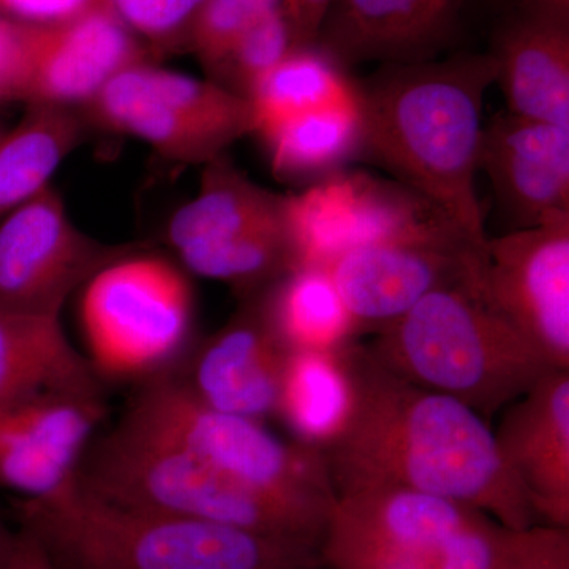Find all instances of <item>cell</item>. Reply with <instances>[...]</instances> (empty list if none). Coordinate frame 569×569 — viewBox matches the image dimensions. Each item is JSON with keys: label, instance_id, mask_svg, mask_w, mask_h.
I'll use <instances>...</instances> for the list:
<instances>
[{"label": "cell", "instance_id": "cell-1", "mask_svg": "<svg viewBox=\"0 0 569 569\" xmlns=\"http://www.w3.org/2000/svg\"><path fill=\"white\" fill-rule=\"evenodd\" d=\"M342 355L355 410L323 452L336 493L378 482L407 486L478 509L509 530L541 523L485 418L392 372L369 346L351 342Z\"/></svg>", "mask_w": 569, "mask_h": 569}, {"label": "cell", "instance_id": "cell-2", "mask_svg": "<svg viewBox=\"0 0 569 569\" xmlns=\"http://www.w3.org/2000/svg\"><path fill=\"white\" fill-rule=\"evenodd\" d=\"M496 81L492 54H463L388 63L358 86L362 152L436 204L486 261L489 238L475 174L485 97Z\"/></svg>", "mask_w": 569, "mask_h": 569}, {"label": "cell", "instance_id": "cell-3", "mask_svg": "<svg viewBox=\"0 0 569 569\" xmlns=\"http://www.w3.org/2000/svg\"><path fill=\"white\" fill-rule=\"evenodd\" d=\"M58 569H321L320 548L108 500L77 478L14 503Z\"/></svg>", "mask_w": 569, "mask_h": 569}, {"label": "cell", "instance_id": "cell-4", "mask_svg": "<svg viewBox=\"0 0 569 569\" xmlns=\"http://www.w3.org/2000/svg\"><path fill=\"white\" fill-rule=\"evenodd\" d=\"M369 347L392 372L486 421L557 370L468 284L427 295Z\"/></svg>", "mask_w": 569, "mask_h": 569}, {"label": "cell", "instance_id": "cell-5", "mask_svg": "<svg viewBox=\"0 0 569 569\" xmlns=\"http://www.w3.org/2000/svg\"><path fill=\"white\" fill-rule=\"evenodd\" d=\"M77 481L97 496L321 548L331 511L266 492L186 449L118 422L89 445Z\"/></svg>", "mask_w": 569, "mask_h": 569}, {"label": "cell", "instance_id": "cell-6", "mask_svg": "<svg viewBox=\"0 0 569 569\" xmlns=\"http://www.w3.org/2000/svg\"><path fill=\"white\" fill-rule=\"evenodd\" d=\"M119 422L266 492L328 511L335 505L323 452L282 440L263 421L201 406L170 373L142 381Z\"/></svg>", "mask_w": 569, "mask_h": 569}, {"label": "cell", "instance_id": "cell-7", "mask_svg": "<svg viewBox=\"0 0 569 569\" xmlns=\"http://www.w3.org/2000/svg\"><path fill=\"white\" fill-rule=\"evenodd\" d=\"M192 284L167 258L126 254L84 284L81 328L102 380H151L170 372L189 351Z\"/></svg>", "mask_w": 569, "mask_h": 569}, {"label": "cell", "instance_id": "cell-8", "mask_svg": "<svg viewBox=\"0 0 569 569\" xmlns=\"http://www.w3.org/2000/svg\"><path fill=\"white\" fill-rule=\"evenodd\" d=\"M167 239L190 272L244 298L296 266L287 194L250 181L224 153L204 164L200 190L171 217Z\"/></svg>", "mask_w": 569, "mask_h": 569}, {"label": "cell", "instance_id": "cell-9", "mask_svg": "<svg viewBox=\"0 0 569 569\" xmlns=\"http://www.w3.org/2000/svg\"><path fill=\"white\" fill-rule=\"evenodd\" d=\"M84 110L89 121L148 142L176 163L212 162L257 130L244 97L149 62L112 77Z\"/></svg>", "mask_w": 569, "mask_h": 569}, {"label": "cell", "instance_id": "cell-10", "mask_svg": "<svg viewBox=\"0 0 569 569\" xmlns=\"http://www.w3.org/2000/svg\"><path fill=\"white\" fill-rule=\"evenodd\" d=\"M287 219L295 268L328 269L340 254L387 242L467 244L447 216L422 194L402 182L365 173L337 171L305 192L287 194Z\"/></svg>", "mask_w": 569, "mask_h": 569}, {"label": "cell", "instance_id": "cell-11", "mask_svg": "<svg viewBox=\"0 0 569 569\" xmlns=\"http://www.w3.org/2000/svg\"><path fill=\"white\" fill-rule=\"evenodd\" d=\"M146 249L82 233L61 194L44 187L0 222V309L61 320L63 307L104 266Z\"/></svg>", "mask_w": 569, "mask_h": 569}, {"label": "cell", "instance_id": "cell-12", "mask_svg": "<svg viewBox=\"0 0 569 569\" xmlns=\"http://www.w3.org/2000/svg\"><path fill=\"white\" fill-rule=\"evenodd\" d=\"M485 298L552 369L569 370V212L489 239Z\"/></svg>", "mask_w": 569, "mask_h": 569}, {"label": "cell", "instance_id": "cell-13", "mask_svg": "<svg viewBox=\"0 0 569 569\" xmlns=\"http://www.w3.org/2000/svg\"><path fill=\"white\" fill-rule=\"evenodd\" d=\"M17 26L14 102L84 107L112 77L148 62L111 3L58 24Z\"/></svg>", "mask_w": 569, "mask_h": 569}, {"label": "cell", "instance_id": "cell-14", "mask_svg": "<svg viewBox=\"0 0 569 569\" xmlns=\"http://www.w3.org/2000/svg\"><path fill=\"white\" fill-rule=\"evenodd\" d=\"M107 417L104 391L44 389L0 410V489L52 496L77 478Z\"/></svg>", "mask_w": 569, "mask_h": 569}, {"label": "cell", "instance_id": "cell-15", "mask_svg": "<svg viewBox=\"0 0 569 569\" xmlns=\"http://www.w3.org/2000/svg\"><path fill=\"white\" fill-rule=\"evenodd\" d=\"M358 328L383 329L440 288L485 293L486 260L463 242H387L340 254L328 268Z\"/></svg>", "mask_w": 569, "mask_h": 569}, {"label": "cell", "instance_id": "cell-16", "mask_svg": "<svg viewBox=\"0 0 569 569\" xmlns=\"http://www.w3.org/2000/svg\"><path fill=\"white\" fill-rule=\"evenodd\" d=\"M247 299L227 325L190 347L167 373L201 406L264 421L276 417L291 351L268 320L261 293Z\"/></svg>", "mask_w": 569, "mask_h": 569}, {"label": "cell", "instance_id": "cell-17", "mask_svg": "<svg viewBox=\"0 0 569 569\" xmlns=\"http://www.w3.org/2000/svg\"><path fill=\"white\" fill-rule=\"evenodd\" d=\"M493 437L539 522L569 529V370L509 403Z\"/></svg>", "mask_w": 569, "mask_h": 569}, {"label": "cell", "instance_id": "cell-18", "mask_svg": "<svg viewBox=\"0 0 569 569\" xmlns=\"http://www.w3.org/2000/svg\"><path fill=\"white\" fill-rule=\"evenodd\" d=\"M479 515L485 512L407 486L359 485L336 493L321 546L432 561L441 545Z\"/></svg>", "mask_w": 569, "mask_h": 569}, {"label": "cell", "instance_id": "cell-19", "mask_svg": "<svg viewBox=\"0 0 569 569\" xmlns=\"http://www.w3.org/2000/svg\"><path fill=\"white\" fill-rule=\"evenodd\" d=\"M478 167L519 228L569 212V127L498 112L482 129Z\"/></svg>", "mask_w": 569, "mask_h": 569}, {"label": "cell", "instance_id": "cell-20", "mask_svg": "<svg viewBox=\"0 0 569 569\" xmlns=\"http://www.w3.org/2000/svg\"><path fill=\"white\" fill-rule=\"evenodd\" d=\"M459 0H332L317 43L340 63L425 61Z\"/></svg>", "mask_w": 569, "mask_h": 569}, {"label": "cell", "instance_id": "cell-21", "mask_svg": "<svg viewBox=\"0 0 569 569\" xmlns=\"http://www.w3.org/2000/svg\"><path fill=\"white\" fill-rule=\"evenodd\" d=\"M508 111L569 127V24L523 14L492 52Z\"/></svg>", "mask_w": 569, "mask_h": 569}, {"label": "cell", "instance_id": "cell-22", "mask_svg": "<svg viewBox=\"0 0 569 569\" xmlns=\"http://www.w3.org/2000/svg\"><path fill=\"white\" fill-rule=\"evenodd\" d=\"M44 389L104 391L102 378L71 346L61 320L0 309V410Z\"/></svg>", "mask_w": 569, "mask_h": 569}, {"label": "cell", "instance_id": "cell-23", "mask_svg": "<svg viewBox=\"0 0 569 569\" xmlns=\"http://www.w3.org/2000/svg\"><path fill=\"white\" fill-rule=\"evenodd\" d=\"M355 387L342 350L291 351L280 385L276 417L295 441L325 452L346 432Z\"/></svg>", "mask_w": 569, "mask_h": 569}, {"label": "cell", "instance_id": "cell-24", "mask_svg": "<svg viewBox=\"0 0 569 569\" xmlns=\"http://www.w3.org/2000/svg\"><path fill=\"white\" fill-rule=\"evenodd\" d=\"M84 138V119L71 107L28 104L0 138V219L31 200Z\"/></svg>", "mask_w": 569, "mask_h": 569}, {"label": "cell", "instance_id": "cell-25", "mask_svg": "<svg viewBox=\"0 0 569 569\" xmlns=\"http://www.w3.org/2000/svg\"><path fill=\"white\" fill-rule=\"evenodd\" d=\"M268 320L290 351H337L359 331L326 268L291 269L261 293Z\"/></svg>", "mask_w": 569, "mask_h": 569}, {"label": "cell", "instance_id": "cell-26", "mask_svg": "<svg viewBox=\"0 0 569 569\" xmlns=\"http://www.w3.org/2000/svg\"><path fill=\"white\" fill-rule=\"evenodd\" d=\"M277 178L302 179L337 173L362 152L365 122L361 103L332 104L295 116L261 130Z\"/></svg>", "mask_w": 569, "mask_h": 569}, {"label": "cell", "instance_id": "cell-27", "mask_svg": "<svg viewBox=\"0 0 569 569\" xmlns=\"http://www.w3.org/2000/svg\"><path fill=\"white\" fill-rule=\"evenodd\" d=\"M356 99L358 86L347 77L342 63L318 44L284 56L247 97L257 121L254 133L295 116Z\"/></svg>", "mask_w": 569, "mask_h": 569}, {"label": "cell", "instance_id": "cell-28", "mask_svg": "<svg viewBox=\"0 0 569 569\" xmlns=\"http://www.w3.org/2000/svg\"><path fill=\"white\" fill-rule=\"evenodd\" d=\"M299 47L302 44L282 7L236 40L211 80L247 99L257 81Z\"/></svg>", "mask_w": 569, "mask_h": 569}, {"label": "cell", "instance_id": "cell-29", "mask_svg": "<svg viewBox=\"0 0 569 569\" xmlns=\"http://www.w3.org/2000/svg\"><path fill=\"white\" fill-rule=\"evenodd\" d=\"M282 7L283 0H204L190 28L187 47L212 77L236 40L254 22Z\"/></svg>", "mask_w": 569, "mask_h": 569}, {"label": "cell", "instance_id": "cell-30", "mask_svg": "<svg viewBox=\"0 0 569 569\" xmlns=\"http://www.w3.org/2000/svg\"><path fill=\"white\" fill-rule=\"evenodd\" d=\"M123 24L152 43H187L204 0H110Z\"/></svg>", "mask_w": 569, "mask_h": 569}, {"label": "cell", "instance_id": "cell-31", "mask_svg": "<svg viewBox=\"0 0 569 569\" xmlns=\"http://www.w3.org/2000/svg\"><path fill=\"white\" fill-rule=\"evenodd\" d=\"M508 530L489 516L479 515L452 533L430 563L433 569H497Z\"/></svg>", "mask_w": 569, "mask_h": 569}, {"label": "cell", "instance_id": "cell-32", "mask_svg": "<svg viewBox=\"0 0 569 569\" xmlns=\"http://www.w3.org/2000/svg\"><path fill=\"white\" fill-rule=\"evenodd\" d=\"M497 569H569V531L537 523L508 530Z\"/></svg>", "mask_w": 569, "mask_h": 569}, {"label": "cell", "instance_id": "cell-33", "mask_svg": "<svg viewBox=\"0 0 569 569\" xmlns=\"http://www.w3.org/2000/svg\"><path fill=\"white\" fill-rule=\"evenodd\" d=\"M110 0H0V17L26 24H58Z\"/></svg>", "mask_w": 569, "mask_h": 569}, {"label": "cell", "instance_id": "cell-34", "mask_svg": "<svg viewBox=\"0 0 569 569\" xmlns=\"http://www.w3.org/2000/svg\"><path fill=\"white\" fill-rule=\"evenodd\" d=\"M325 567L332 569H433L429 560L385 550L321 546Z\"/></svg>", "mask_w": 569, "mask_h": 569}, {"label": "cell", "instance_id": "cell-35", "mask_svg": "<svg viewBox=\"0 0 569 569\" xmlns=\"http://www.w3.org/2000/svg\"><path fill=\"white\" fill-rule=\"evenodd\" d=\"M332 0H283V10L302 47L316 44Z\"/></svg>", "mask_w": 569, "mask_h": 569}, {"label": "cell", "instance_id": "cell-36", "mask_svg": "<svg viewBox=\"0 0 569 569\" xmlns=\"http://www.w3.org/2000/svg\"><path fill=\"white\" fill-rule=\"evenodd\" d=\"M0 569H58L39 539L20 529L10 539Z\"/></svg>", "mask_w": 569, "mask_h": 569}, {"label": "cell", "instance_id": "cell-37", "mask_svg": "<svg viewBox=\"0 0 569 569\" xmlns=\"http://www.w3.org/2000/svg\"><path fill=\"white\" fill-rule=\"evenodd\" d=\"M18 73L17 21L0 17V103L14 102Z\"/></svg>", "mask_w": 569, "mask_h": 569}, {"label": "cell", "instance_id": "cell-38", "mask_svg": "<svg viewBox=\"0 0 569 569\" xmlns=\"http://www.w3.org/2000/svg\"><path fill=\"white\" fill-rule=\"evenodd\" d=\"M523 14L569 24V0H520Z\"/></svg>", "mask_w": 569, "mask_h": 569}, {"label": "cell", "instance_id": "cell-39", "mask_svg": "<svg viewBox=\"0 0 569 569\" xmlns=\"http://www.w3.org/2000/svg\"><path fill=\"white\" fill-rule=\"evenodd\" d=\"M10 539V535L0 527V561H2L3 553H6L7 548H9Z\"/></svg>", "mask_w": 569, "mask_h": 569}]
</instances>
